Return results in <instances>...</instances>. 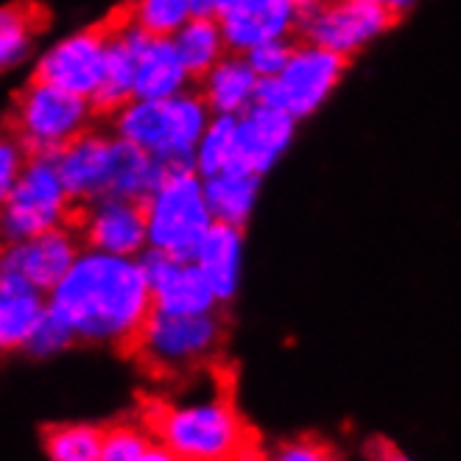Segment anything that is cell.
<instances>
[{"mask_svg":"<svg viewBox=\"0 0 461 461\" xmlns=\"http://www.w3.org/2000/svg\"><path fill=\"white\" fill-rule=\"evenodd\" d=\"M78 341L95 347H134L154 311L140 258L110 255L85 247L59 285L48 294Z\"/></svg>","mask_w":461,"mask_h":461,"instance_id":"obj_1","label":"cell"},{"mask_svg":"<svg viewBox=\"0 0 461 461\" xmlns=\"http://www.w3.org/2000/svg\"><path fill=\"white\" fill-rule=\"evenodd\" d=\"M110 118L118 138L157 157L166 168H194L196 146L212 121V110L202 93L185 90L162 101L131 98Z\"/></svg>","mask_w":461,"mask_h":461,"instance_id":"obj_2","label":"cell"},{"mask_svg":"<svg viewBox=\"0 0 461 461\" xmlns=\"http://www.w3.org/2000/svg\"><path fill=\"white\" fill-rule=\"evenodd\" d=\"M154 437L179 461H235L247 447V428L224 394L162 409L154 420Z\"/></svg>","mask_w":461,"mask_h":461,"instance_id":"obj_3","label":"cell"},{"mask_svg":"<svg viewBox=\"0 0 461 461\" xmlns=\"http://www.w3.org/2000/svg\"><path fill=\"white\" fill-rule=\"evenodd\" d=\"M143 207L149 249L162 255L194 260L199 243L215 224L204 194V176L196 168H168Z\"/></svg>","mask_w":461,"mask_h":461,"instance_id":"obj_4","label":"cell"},{"mask_svg":"<svg viewBox=\"0 0 461 461\" xmlns=\"http://www.w3.org/2000/svg\"><path fill=\"white\" fill-rule=\"evenodd\" d=\"M95 104L48 81L32 78L12 104V129L32 154L57 157L68 143L81 138L95 115Z\"/></svg>","mask_w":461,"mask_h":461,"instance_id":"obj_5","label":"cell"},{"mask_svg":"<svg viewBox=\"0 0 461 461\" xmlns=\"http://www.w3.org/2000/svg\"><path fill=\"white\" fill-rule=\"evenodd\" d=\"M0 199H4L0 204L4 243L68 227V221L78 212L57 166V157L50 154H32L29 166Z\"/></svg>","mask_w":461,"mask_h":461,"instance_id":"obj_6","label":"cell"},{"mask_svg":"<svg viewBox=\"0 0 461 461\" xmlns=\"http://www.w3.org/2000/svg\"><path fill=\"white\" fill-rule=\"evenodd\" d=\"M224 321L219 311L210 313H168L151 311L146 328L134 341V352L146 366L159 372H187L210 361L221 349Z\"/></svg>","mask_w":461,"mask_h":461,"instance_id":"obj_7","label":"cell"},{"mask_svg":"<svg viewBox=\"0 0 461 461\" xmlns=\"http://www.w3.org/2000/svg\"><path fill=\"white\" fill-rule=\"evenodd\" d=\"M344 70V57L303 40L300 45H294V53L283 73L275 78H266L260 85L258 101L285 110L296 121L311 118L336 93Z\"/></svg>","mask_w":461,"mask_h":461,"instance_id":"obj_8","label":"cell"},{"mask_svg":"<svg viewBox=\"0 0 461 461\" xmlns=\"http://www.w3.org/2000/svg\"><path fill=\"white\" fill-rule=\"evenodd\" d=\"M394 20L397 17L381 4L321 0V4L303 12L300 37L349 59L369 48L377 37H384L394 25Z\"/></svg>","mask_w":461,"mask_h":461,"instance_id":"obj_9","label":"cell"},{"mask_svg":"<svg viewBox=\"0 0 461 461\" xmlns=\"http://www.w3.org/2000/svg\"><path fill=\"white\" fill-rule=\"evenodd\" d=\"M106 53H110V29L73 32L40 53L34 78L93 101L104 81Z\"/></svg>","mask_w":461,"mask_h":461,"instance_id":"obj_10","label":"cell"},{"mask_svg":"<svg viewBox=\"0 0 461 461\" xmlns=\"http://www.w3.org/2000/svg\"><path fill=\"white\" fill-rule=\"evenodd\" d=\"M121 151H123V140L113 129L110 131L87 129L81 138H76L57 154V166L62 171V179L76 207L113 196Z\"/></svg>","mask_w":461,"mask_h":461,"instance_id":"obj_11","label":"cell"},{"mask_svg":"<svg viewBox=\"0 0 461 461\" xmlns=\"http://www.w3.org/2000/svg\"><path fill=\"white\" fill-rule=\"evenodd\" d=\"M76 221V232L90 249L123 258H140L143 252H149L146 207L138 199L104 196L98 202L78 207Z\"/></svg>","mask_w":461,"mask_h":461,"instance_id":"obj_12","label":"cell"},{"mask_svg":"<svg viewBox=\"0 0 461 461\" xmlns=\"http://www.w3.org/2000/svg\"><path fill=\"white\" fill-rule=\"evenodd\" d=\"M81 249H85V240H81L78 232L68 227L48 230L32 238L6 243L4 258H0V271L17 275L25 283H32L40 291L50 294L70 271Z\"/></svg>","mask_w":461,"mask_h":461,"instance_id":"obj_13","label":"cell"},{"mask_svg":"<svg viewBox=\"0 0 461 461\" xmlns=\"http://www.w3.org/2000/svg\"><path fill=\"white\" fill-rule=\"evenodd\" d=\"M154 311H168V313H210L219 311L221 303L215 296L210 280L204 271L187 258H174L162 252H143L140 255Z\"/></svg>","mask_w":461,"mask_h":461,"instance_id":"obj_14","label":"cell"},{"mask_svg":"<svg viewBox=\"0 0 461 461\" xmlns=\"http://www.w3.org/2000/svg\"><path fill=\"white\" fill-rule=\"evenodd\" d=\"M215 17L221 23L230 50L247 53L260 42L300 34L303 9L296 0H227Z\"/></svg>","mask_w":461,"mask_h":461,"instance_id":"obj_15","label":"cell"},{"mask_svg":"<svg viewBox=\"0 0 461 461\" xmlns=\"http://www.w3.org/2000/svg\"><path fill=\"white\" fill-rule=\"evenodd\" d=\"M294 131V115L258 101L235 121V168L266 176L291 149Z\"/></svg>","mask_w":461,"mask_h":461,"instance_id":"obj_16","label":"cell"},{"mask_svg":"<svg viewBox=\"0 0 461 461\" xmlns=\"http://www.w3.org/2000/svg\"><path fill=\"white\" fill-rule=\"evenodd\" d=\"M191 70L185 68L174 37H154L149 32L138 40L134 53V98L162 101L191 90Z\"/></svg>","mask_w":461,"mask_h":461,"instance_id":"obj_17","label":"cell"},{"mask_svg":"<svg viewBox=\"0 0 461 461\" xmlns=\"http://www.w3.org/2000/svg\"><path fill=\"white\" fill-rule=\"evenodd\" d=\"M263 78L249 65L247 53L230 50L210 73L199 78V93L212 110V115L238 118L258 104Z\"/></svg>","mask_w":461,"mask_h":461,"instance_id":"obj_18","label":"cell"},{"mask_svg":"<svg viewBox=\"0 0 461 461\" xmlns=\"http://www.w3.org/2000/svg\"><path fill=\"white\" fill-rule=\"evenodd\" d=\"M110 29V53H106L104 81L93 98L95 110L113 115L123 104L134 98V53L143 29L129 14L106 25Z\"/></svg>","mask_w":461,"mask_h":461,"instance_id":"obj_19","label":"cell"},{"mask_svg":"<svg viewBox=\"0 0 461 461\" xmlns=\"http://www.w3.org/2000/svg\"><path fill=\"white\" fill-rule=\"evenodd\" d=\"M194 263L204 271L219 303H232L243 280V227L215 221L199 243Z\"/></svg>","mask_w":461,"mask_h":461,"instance_id":"obj_20","label":"cell"},{"mask_svg":"<svg viewBox=\"0 0 461 461\" xmlns=\"http://www.w3.org/2000/svg\"><path fill=\"white\" fill-rule=\"evenodd\" d=\"M48 311L50 303L45 291L9 271H0V347L6 352H20Z\"/></svg>","mask_w":461,"mask_h":461,"instance_id":"obj_21","label":"cell"},{"mask_svg":"<svg viewBox=\"0 0 461 461\" xmlns=\"http://www.w3.org/2000/svg\"><path fill=\"white\" fill-rule=\"evenodd\" d=\"M260 174L247 168H227L204 176V194L215 221L247 227L260 196Z\"/></svg>","mask_w":461,"mask_h":461,"instance_id":"obj_22","label":"cell"},{"mask_svg":"<svg viewBox=\"0 0 461 461\" xmlns=\"http://www.w3.org/2000/svg\"><path fill=\"white\" fill-rule=\"evenodd\" d=\"M174 45L194 78L210 73L230 53L224 29L215 14H196L194 20H187L174 34Z\"/></svg>","mask_w":461,"mask_h":461,"instance_id":"obj_23","label":"cell"},{"mask_svg":"<svg viewBox=\"0 0 461 461\" xmlns=\"http://www.w3.org/2000/svg\"><path fill=\"white\" fill-rule=\"evenodd\" d=\"M42 29V14L34 4H9L0 12V65L20 68L32 57Z\"/></svg>","mask_w":461,"mask_h":461,"instance_id":"obj_24","label":"cell"},{"mask_svg":"<svg viewBox=\"0 0 461 461\" xmlns=\"http://www.w3.org/2000/svg\"><path fill=\"white\" fill-rule=\"evenodd\" d=\"M42 447L48 461H101L104 430L95 425H53L45 430Z\"/></svg>","mask_w":461,"mask_h":461,"instance_id":"obj_25","label":"cell"},{"mask_svg":"<svg viewBox=\"0 0 461 461\" xmlns=\"http://www.w3.org/2000/svg\"><path fill=\"white\" fill-rule=\"evenodd\" d=\"M235 121L238 118L230 115H212L210 126L204 129L194 159V168L202 176L235 168Z\"/></svg>","mask_w":461,"mask_h":461,"instance_id":"obj_26","label":"cell"},{"mask_svg":"<svg viewBox=\"0 0 461 461\" xmlns=\"http://www.w3.org/2000/svg\"><path fill=\"white\" fill-rule=\"evenodd\" d=\"M126 14L154 37H174L196 17V6L194 0H131Z\"/></svg>","mask_w":461,"mask_h":461,"instance_id":"obj_27","label":"cell"},{"mask_svg":"<svg viewBox=\"0 0 461 461\" xmlns=\"http://www.w3.org/2000/svg\"><path fill=\"white\" fill-rule=\"evenodd\" d=\"M78 341L76 330L70 328V324L57 313V311H48L40 324L32 330V336L25 339L23 344V356H29L34 361H48V358H57L62 356L65 349H70L73 344Z\"/></svg>","mask_w":461,"mask_h":461,"instance_id":"obj_28","label":"cell"},{"mask_svg":"<svg viewBox=\"0 0 461 461\" xmlns=\"http://www.w3.org/2000/svg\"><path fill=\"white\" fill-rule=\"evenodd\" d=\"M151 433L134 425H115L104 430V458L101 461H134L149 445Z\"/></svg>","mask_w":461,"mask_h":461,"instance_id":"obj_29","label":"cell"},{"mask_svg":"<svg viewBox=\"0 0 461 461\" xmlns=\"http://www.w3.org/2000/svg\"><path fill=\"white\" fill-rule=\"evenodd\" d=\"M291 53H294L291 40H268V42H260L252 50H247V59L258 70V76L266 81V78H275L283 73V68L291 59Z\"/></svg>","mask_w":461,"mask_h":461,"instance_id":"obj_30","label":"cell"},{"mask_svg":"<svg viewBox=\"0 0 461 461\" xmlns=\"http://www.w3.org/2000/svg\"><path fill=\"white\" fill-rule=\"evenodd\" d=\"M29 159H32V151L20 143L14 131H6L4 140H0V196L17 182L23 168L29 166Z\"/></svg>","mask_w":461,"mask_h":461,"instance_id":"obj_31","label":"cell"},{"mask_svg":"<svg viewBox=\"0 0 461 461\" xmlns=\"http://www.w3.org/2000/svg\"><path fill=\"white\" fill-rule=\"evenodd\" d=\"M266 461H339L333 450L313 439H296V442H283L266 456Z\"/></svg>","mask_w":461,"mask_h":461,"instance_id":"obj_32","label":"cell"},{"mask_svg":"<svg viewBox=\"0 0 461 461\" xmlns=\"http://www.w3.org/2000/svg\"><path fill=\"white\" fill-rule=\"evenodd\" d=\"M134 461H179V458H176L166 445H162V442L157 439V442H151V445H149L138 458H134Z\"/></svg>","mask_w":461,"mask_h":461,"instance_id":"obj_33","label":"cell"},{"mask_svg":"<svg viewBox=\"0 0 461 461\" xmlns=\"http://www.w3.org/2000/svg\"><path fill=\"white\" fill-rule=\"evenodd\" d=\"M372 461H414V458H409L405 453L394 450V447H392V445H386V442H377V450H375Z\"/></svg>","mask_w":461,"mask_h":461,"instance_id":"obj_34","label":"cell"},{"mask_svg":"<svg viewBox=\"0 0 461 461\" xmlns=\"http://www.w3.org/2000/svg\"><path fill=\"white\" fill-rule=\"evenodd\" d=\"M414 4H417V0H381V6H384V9H389L394 17L405 14V12H409Z\"/></svg>","mask_w":461,"mask_h":461,"instance_id":"obj_35","label":"cell"},{"mask_svg":"<svg viewBox=\"0 0 461 461\" xmlns=\"http://www.w3.org/2000/svg\"><path fill=\"white\" fill-rule=\"evenodd\" d=\"M227 0H194L196 14H219Z\"/></svg>","mask_w":461,"mask_h":461,"instance_id":"obj_36","label":"cell"},{"mask_svg":"<svg viewBox=\"0 0 461 461\" xmlns=\"http://www.w3.org/2000/svg\"><path fill=\"white\" fill-rule=\"evenodd\" d=\"M300 4V9L305 12V9H311V6H316V4H321V0H296Z\"/></svg>","mask_w":461,"mask_h":461,"instance_id":"obj_37","label":"cell"},{"mask_svg":"<svg viewBox=\"0 0 461 461\" xmlns=\"http://www.w3.org/2000/svg\"><path fill=\"white\" fill-rule=\"evenodd\" d=\"M358 4H381V0H358Z\"/></svg>","mask_w":461,"mask_h":461,"instance_id":"obj_38","label":"cell"}]
</instances>
